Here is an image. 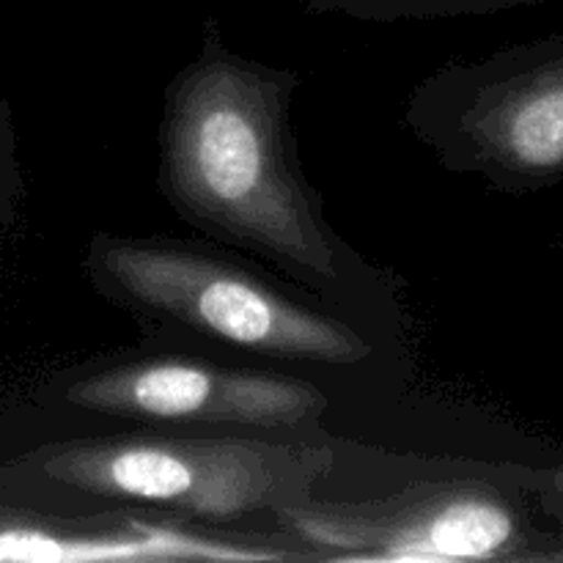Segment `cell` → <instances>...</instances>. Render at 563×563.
Instances as JSON below:
<instances>
[{
  "label": "cell",
  "mask_w": 563,
  "mask_h": 563,
  "mask_svg": "<svg viewBox=\"0 0 563 563\" xmlns=\"http://www.w3.org/2000/svg\"><path fill=\"white\" fill-rule=\"evenodd\" d=\"M302 75L229 47L207 22L163 91L157 187L176 218L264 258L322 302L366 297L377 273L330 225L291 130Z\"/></svg>",
  "instance_id": "obj_1"
},
{
  "label": "cell",
  "mask_w": 563,
  "mask_h": 563,
  "mask_svg": "<svg viewBox=\"0 0 563 563\" xmlns=\"http://www.w3.org/2000/svg\"><path fill=\"white\" fill-rule=\"evenodd\" d=\"M86 262L99 295L148 333H187L297 366L350 368L374 352L352 322L203 245L154 234H99Z\"/></svg>",
  "instance_id": "obj_2"
},
{
  "label": "cell",
  "mask_w": 563,
  "mask_h": 563,
  "mask_svg": "<svg viewBox=\"0 0 563 563\" xmlns=\"http://www.w3.org/2000/svg\"><path fill=\"white\" fill-rule=\"evenodd\" d=\"M333 467V445L258 434H119L44 456V476L82 498L209 526L273 517L311 498Z\"/></svg>",
  "instance_id": "obj_3"
},
{
  "label": "cell",
  "mask_w": 563,
  "mask_h": 563,
  "mask_svg": "<svg viewBox=\"0 0 563 563\" xmlns=\"http://www.w3.org/2000/svg\"><path fill=\"white\" fill-rule=\"evenodd\" d=\"M405 130L440 168L504 196L563 181V31L423 77L405 102Z\"/></svg>",
  "instance_id": "obj_4"
},
{
  "label": "cell",
  "mask_w": 563,
  "mask_h": 563,
  "mask_svg": "<svg viewBox=\"0 0 563 563\" xmlns=\"http://www.w3.org/2000/svg\"><path fill=\"white\" fill-rule=\"evenodd\" d=\"M317 561H544L542 533L498 484L416 482L372 500H300L273 515Z\"/></svg>",
  "instance_id": "obj_5"
},
{
  "label": "cell",
  "mask_w": 563,
  "mask_h": 563,
  "mask_svg": "<svg viewBox=\"0 0 563 563\" xmlns=\"http://www.w3.org/2000/svg\"><path fill=\"white\" fill-rule=\"evenodd\" d=\"M66 399L121 421L267 434L313 432L330 410L328 394L308 379L187 355L115 357L77 377Z\"/></svg>",
  "instance_id": "obj_6"
},
{
  "label": "cell",
  "mask_w": 563,
  "mask_h": 563,
  "mask_svg": "<svg viewBox=\"0 0 563 563\" xmlns=\"http://www.w3.org/2000/svg\"><path fill=\"white\" fill-rule=\"evenodd\" d=\"M544 0H306L311 14L346 16L357 22H429L454 16H487Z\"/></svg>",
  "instance_id": "obj_7"
},
{
  "label": "cell",
  "mask_w": 563,
  "mask_h": 563,
  "mask_svg": "<svg viewBox=\"0 0 563 563\" xmlns=\"http://www.w3.org/2000/svg\"><path fill=\"white\" fill-rule=\"evenodd\" d=\"M539 498L544 509L563 526V465L539 476Z\"/></svg>",
  "instance_id": "obj_8"
}]
</instances>
